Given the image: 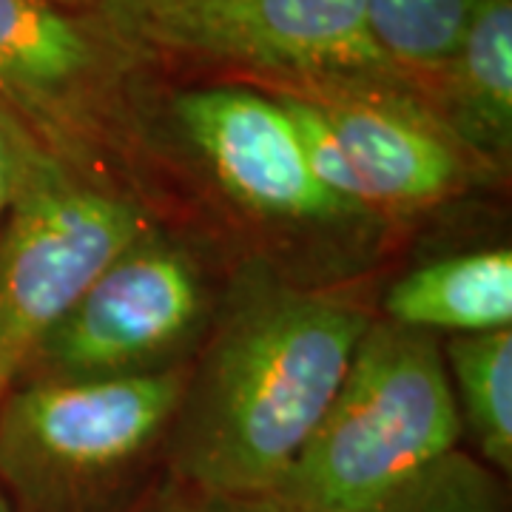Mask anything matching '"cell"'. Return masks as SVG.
Returning <instances> with one entry per match:
<instances>
[{
	"mask_svg": "<svg viewBox=\"0 0 512 512\" xmlns=\"http://www.w3.org/2000/svg\"><path fill=\"white\" fill-rule=\"evenodd\" d=\"M140 3H154V0H100L97 12H109V9H128V6H140Z\"/></svg>",
	"mask_w": 512,
	"mask_h": 512,
	"instance_id": "cell-19",
	"label": "cell"
},
{
	"mask_svg": "<svg viewBox=\"0 0 512 512\" xmlns=\"http://www.w3.org/2000/svg\"><path fill=\"white\" fill-rule=\"evenodd\" d=\"M43 146L32 128L15 111L0 103V222L18 191L20 177L37 148Z\"/></svg>",
	"mask_w": 512,
	"mask_h": 512,
	"instance_id": "cell-16",
	"label": "cell"
},
{
	"mask_svg": "<svg viewBox=\"0 0 512 512\" xmlns=\"http://www.w3.org/2000/svg\"><path fill=\"white\" fill-rule=\"evenodd\" d=\"M194 512H311L274 493L256 495H200Z\"/></svg>",
	"mask_w": 512,
	"mask_h": 512,
	"instance_id": "cell-17",
	"label": "cell"
},
{
	"mask_svg": "<svg viewBox=\"0 0 512 512\" xmlns=\"http://www.w3.org/2000/svg\"><path fill=\"white\" fill-rule=\"evenodd\" d=\"M140 49L234 63L308 86H396L365 0H154L100 12Z\"/></svg>",
	"mask_w": 512,
	"mask_h": 512,
	"instance_id": "cell-5",
	"label": "cell"
},
{
	"mask_svg": "<svg viewBox=\"0 0 512 512\" xmlns=\"http://www.w3.org/2000/svg\"><path fill=\"white\" fill-rule=\"evenodd\" d=\"M282 109L288 111L296 137L305 151V163L311 168L313 180L322 185V191L336 202L345 214H365L370 211V200L365 185L356 177V168L350 163L348 151L342 148L336 131L322 117V111L302 94H276Z\"/></svg>",
	"mask_w": 512,
	"mask_h": 512,
	"instance_id": "cell-15",
	"label": "cell"
},
{
	"mask_svg": "<svg viewBox=\"0 0 512 512\" xmlns=\"http://www.w3.org/2000/svg\"><path fill=\"white\" fill-rule=\"evenodd\" d=\"M174 123L220 188L262 220L348 217L313 180L279 97L251 86H205L174 100Z\"/></svg>",
	"mask_w": 512,
	"mask_h": 512,
	"instance_id": "cell-8",
	"label": "cell"
},
{
	"mask_svg": "<svg viewBox=\"0 0 512 512\" xmlns=\"http://www.w3.org/2000/svg\"><path fill=\"white\" fill-rule=\"evenodd\" d=\"M461 433L498 478L512 473V328L450 336L441 348Z\"/></svg>",
	"mask_w": 512,
	"mask_h": 512,
	"instance_id": "cell-12",
	"label": "cell"
},
{
	"mask_svg": "<svg viewBox=\"0 0 512 512\" xmlns=\"http://www.w3.org/2000/svg\"><path fill=\"white\" fill-rule=\"evenodd\" d=\"M461 436L439 339L370 322L325 416L271 493L311 512H379L456 453Z\"/></svg>",
	"mask_w": 512,
	"mask_h": 512,
	"instance_id": "cell-2",
	"label": "cell"
},
{
	"mask_svg": "<svg viewBox=\"0 0 512 512\" xmlns=\"http://www.w3.org/2000/svg\"><path fill=\"white\" fill-rule=\"evenodd\" d=\"M57 6H66V9H80V12H97L100 0H52Z\"/></svg>",
	"mask_w": 512,
	"mask_h": 512,
	"instance_id": "cell-20",
	"label": "cell"
},
{
	"mask_svg": "<svg viewBox=\"0 0 512 512\" xmlns=\"http://www.w3.org/2000/svg\"><path fill=\"white\" fill-rule=\"evenodd\" d=\"M379 512H507V495L493 470L456 450L404 484Z\"/></svg>",
	"mask_w": 512,
	"mask_h": 512,
	"instance_id": "cell-14",
	"label": "cell"
},
{
	"mask_svg": "<svg viewBox=\"0 0 512 512\" xmlns=\"http://www.w3.org/2000/svg\"><path fill=\"white\" fill-rule=\"evenodd\" d=\"M427 89L430 111L476 163H510L512 0L481 3L456 55Z\"/></svg>",
	"mask_w": 512,
	"mask_h": 512,
	"instance_id": "cell-10",
	"label": "cell"
},
{
	"mask_svg": "<svg viewBox=\"0 0 512 512\" xmlns=\"http://www.w3.org/2000/svg\"><path fill=\"white\" fill-rule=\"evenodd\" d=\"M205 288L183 248L134 239L94 276L32 359V379H114L165 370L200 333Z\"/></svg>",
	"mask_w": 512,
	"mask_h": 512,
	"instance_id": "cell-7",
	"label": "cell"
},
{
	"mask_svg": "<svg viewBox=\"0 0 512 512\" xmlns=\"http://www.w3.org/2000/svg\"><path fill=\"white\" fill-rule=\"evenodd\" d=\"M0 512H18L15 501H12V498H9V493L3 490V484H0Z\"/></svg>",
	"mask_w": 512,
	"mask_h": 512,
	"instance_id": "cell-21",
	"label": "cell"
},
{
	"mask_svg": "<svg viewBox=\"0 0 512 512\" xmlns=\"http://www.w3.org/2000/svg\"><path fill=\"white\" fill-rule=\"evenodd\" d=\"M484 0H365L370 35L407 77L430 83L456 55Z\"/></svg>",
	"mask_w": 512,
	"mask_h": 512,
	"instance_id": "cell-13",
	"label": "cell"
},
{
	"mask_svg": "<svg viewBox=\"0 0 512 512\" xmlns=\"http://www.w3.org/2000/svg\"><path fill=\"white\" fill-rule=\"evenodd\" d=\"M348 299L254 282L231 302L171 424V478L197 495L271 493L370 328Z\"/></svg>",
	"mask_w": 512,
	"mask_h": 512,
	"instance_id": "cell-1",
	"label": "cell"
},
{
	"mask_svg": "<svg viewBox=\"0 0 512 512\" xmlns=\"http://www.w3.org/2000/svg\"><path fill=\"white\" fill-rule=\"evenodd\" d=\"M143 234L134 202L37 148L0 222V404L74 299Z\"/></svg>",
	"mask_w": 512,
	"mask_h": 512,
	"instance_id": "cell-4",
	"label": "cell"
},
{
	"mask_svg": "<svg viewBox=\"0 0 512 512\" xmlns=\"http://www.w3.org/2000/svg\"><path fill=\"white\" fill-rule=\"evenodd\" d=\"M188 373L29 379L0 404V484L18 512H123L128 484L171 433Z\"/></svg>",
	"mask_w": 512,
	"mask_h": 512,
	"instance_id": "cell-3",
	"label": "cell"
},
{
	"mask_svg": "<svg viewBox=\"0 0 512 512\" xmlns=\"http://www.w3.org/2000/svg\"><path fill=\"white\" fill-rule=\"evenodd\" d=\"M384 313L387 322L433 336L512 328V254L487 248L430 259L390 285Z\"/></svg>",
	"mask_w": 512,
	"mask_h": 512,
	"instance_id": "cell-11",
	"label": "cell"
},
{
	"mask_svg": "<svg viewBox=\"0 0 512 512\" xmlns=\"http://www.w3.org/2000/svg\"><path fill=\"white\" fill-rule=\"evenodd\" d=\"M197 498L200 495L194 490H188L180 481L168 476L163 484L137 495V501H131L123 512H194Z\"/></svg>",
	"mask_w": 512,
	"mask_h": 512,
	"instance_id": "cell-18",
	"label": "cell"
},
{
	"mask_svg": "<svg viewBox=\"0 0 512 512\" xmlns=\"http://www.w3.org/2000/svg\"><path fill=\"white\" fill-rule=\"evenodd\" d=\"M308 97L365 185L370 208H430L456 197L470 180L473 157L450 137L419 94L396 86H308Z\"/></svg>",
	"mask_w": 512,
	"mask_h": 512,
	"instance_id": "cell-9",
	"label": "cell"
},
{
	"mask_svg": "<svg viewBox=\"0 0 512 512\" xmlns=\"http://www.w3.org/2000/svg\"><path fill=\"white\" fill-rule=\"evenodd\" d=\"M140 52L100 12L0 0V103L77 171L126 123Z\"/></svg>",
	"mask_w": 512,
	"mask_h": 512,
	"instance_id": "cell-6",
	"label": "cell"
}]
</instances>
